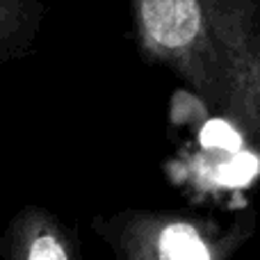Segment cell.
I'll list each match as a JSON object with an SVG mask.
<instances>
[{"label":"cell","instance_id":"5","mask_svg":"<svg viewBox=\"0 0 260 260\" xmlns=\"http://www.w3.org/2000/svg\"><path fill=\"white\" fill-rule=\"evenodd\" d=\"M260 171V162L251 153H235L226 165L217 169V178L219 183L229 185V187H242V185L251 183Z\"/></svg>","mask_w":260,"mask_h":260},{"label":"cell","instance_id":"4","mask_svg":"<svg viewBox=\"0 0 260 260\" xmlns=\"http://www.w3.org/2000/svg\"><path fill=\"white\" fill-rule=\"evenodd\" d=\"M32 14L27 0H0V50H9L30 25Z\"/></svg>","mask_w":260,"mask_h":260},{"label":"cell","instance_id":"3","mask_svg":"<svg viewBox=\"0 0 260 260\" xmlns=\"http://www.w3.org/2000/svg\"><path fill=\"white\" fill-rule=\"evenodd\" d=\"M139 25L157 53H187L203 30L199 0H139Z\"/></svg>","mask_w":260,"mask_h":260},{"label":"cell","instance_id":"2","mask_svg":"<svg viewBox=\"0 0 260 260\" xmlns=\"http://www.w3.org/2000/svg\"><path fill=\"white\" fill-rule=\"evenodd\" d=\"M3 260H82L71 231L44 208H23L0 240Z\"/></svg>","mask_w":260,"mask_h":260},{"label":"cell","instance_id":"1","mask_svg":"<svg viewBox=\"0 0 260 260\" xmlns=\"http://www.w3.org/2000/svg\"><path fill=\"white\" fill-rule=\"evenodd\" d=\"M119 260H231L233 242L187 219L128 215L101 226Z\"/></svg>","mask_w":260,"mask_h":260},{"label":"cell","instance_id":"6","mask_svg":"<svg viewBox=\"0 0 260 260\" xmlns=\"http://www.w3.org/2000/svg\"><path fill=\"white\" fill-rule=\"evenodd\" d=\"M240 135L235 133V128L226 121H215L206 123L201 130V144L206 148H215V151H229V153H238L240 151Z\"/></svg>","mask_w":260,"mask_h":260}]
</instances>
